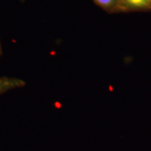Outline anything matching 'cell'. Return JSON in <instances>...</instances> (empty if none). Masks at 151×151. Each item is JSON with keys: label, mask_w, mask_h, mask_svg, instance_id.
Segmentation results:
<instances>
[{"label": "cell", "mask_w": 151, "mask_h": 151, "mask_svg": "<svg viewBox=\"0 0 151 151\" xmlns=\"http://www.w3.org/2000/svg\"><path fill=\"white\" fill-rule=\"evenodd\" d=\"M151 9V0H121L120 11H143Z\"/></svg>", "instance_id": "cell-1"}, {"label": "cell", "mask_w": 151, "mask_h": 151, "mask_svg": "<svg viewBox=\"0 0 151 151\" xmlns=\"http://www.w3.org/2000/svg\"><path fill=\"white\" fill-rule=\"evenodd\" d=\"M94 2L106 11L120 10L121 0H93Z\"/></svg>", "instance_id": "cell-2"}, {"label": "cell", "mask_w": 151, "mask_h": 151, "mask_svg": "<svg viewBox=\"0 0 151 151\" xmlns=\"http://www.w3.org/2000/svg\"><path fill=\"white\" fill-rule=\"evenodd\" d=\"M2 55V48H1V41H0V57Z\"/></svg>", "instance_id": "cell-3"}]
</instances>
